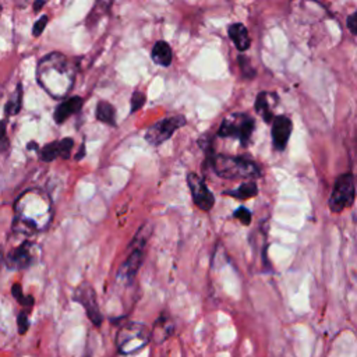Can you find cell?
<instances>
[{"label":"cell","instance_id":"obj_16","mask_svg":"<svg viewBox=\"0 0 357 357\" xmlns=\"http://www.w3.org/2000/svg\"><path fill=\"white\" fill-rule=\"evenodd\" d=\"M227 35L238 52H245L251 45V38L247 28L241 22H234L227 26Z\"/></svg>","mask_w":357,"mask_h":357},{"label":"cell","instance_id":"obj_30","mask_svg":"<svg viewBox=\"0 0 357 357\" xmlns=\"http://www.w3.org/2000/svg\"><path fill=\"white\" fill-rule=\"evenodd\" d=\"M43 6H45V1H43V0H40V1H35V3H33V10H36V11H38V10H39L40 7H43Z\"/></svg>","mask_w":357,"mask_h":357},{"label":"cell","instance_id":"obj_32","mask_svg":"<svg viewBox=\"0 0 357 357\" xmlns=\"http://www.w3.org/2000/svg\"><path fill=\"white\" fill-rule=\"evenodd\" d=\"M1 10H3V7H1V4H0V14H1Z\"/></svg>","mask_w":357,"mask_h":357},{"label":"cell","instance_id":"obj_22","mask_svg":"<svg viewBox=\"0 0 357 357\" xmlns=\"http://www.w3.org/2000/svg\"><path fill=\"white\" fill-rule=\"evenodd\" d=\"M11 293H13V296L18 300L20 304H22V305H25V307H31V305L33 304V297H32V296H25L24 291H22V289H21V286H20V283H14V284H13Z\"/></svg>","mask_w":357,"mask_h":357},{"label":"cell","instance_id":"obj_31","mask_svg":"<svg viewBox=\"0 0 357 357\" xmlns=\"http://www.w3.org/2000/svg\"><path fill=\"white\" fill-rule=\"evenodd\" d=\"M4 262V254H3V248H0V266Z\"/></svg>","mask_w":357,"mask_h":357},{"label":"cell","instance_id":"obj_4","mask_svg":"<svg viewBox=\"0 0 357 357\" xmlns=\"http://www.w3.org/2000/svg\"><path fill=\"white\" fill-rule=\"evenodd\" d=\"M149 234H151L149 225H142V227L137 231L135 237L132 238V241L130 244V252H128L127 258L124 259V262L120 265L119 272H117V280L120 283L130 284L134 280L138 269L142 265L144 251H145V245H146Z\"/></svg>","mask_w":357,"mask_h":357},{"label":"cell","instance_id":"obj_6","mask_svg":"<svg viewBox=\"0 0 357 357\" xmlns=\"http://www.w3.org/2000/svg\"><path fill=\"white\" fill-rule=\"evenodd\" d=\"M255 128V120L248 113H231L220 123L218 137L236 138L243 146H247Z\"/></svg>","mask_w":357,"mask_h":357},{"label":"cell","instance_id":"obj_14","mask_svg":"<svg viewBox=\"0 0 357 357\" xmlns=\"http://www.w3.org/2000/svg\"><path fill=\"white\" fill-rule=\"evenodd\" d=\"M174 333V321L166 312H162L158 319L155 321L151 329V340L156 344L166 342Z\"/></svg>","mask_w":357,"mask_h":357},{"label":"cell","instance_id":"obj_13","mask_svg":"<svg viewBox=\"0 0 357 357\" xmlns=\"http://www.w3.org/2000/svg\"><path fill=\"white\" fill-rule=\"evenodd\" d=\"M73 148H74V139L73 138H63V139H59V141H52L40 149L39 159L42 162H52L57 158L68 159L70 155H71Z\"/></svg>","mask_w":357,"mask_h":357},{"label":"cell","instance_id":"obj_2","mask_svg":"<svg viewBox=\"0 0 357 357\" xmlns=\"http://www.w3.org/2000/svg\"><path fill=\"white\" fill-rule=\"evenodd\" d=\"M39 85L53 98H64L73 88L75 68L71 61L59 52L46 54L36 68Z\"/></svg>","mask_w":357,"mask_h":357},{"label":"cell","instance_id":"obj_9","mask_svg":"<svg viewBox=\"0 0 357 357\" xmlns=\"http://www.w3.org/2000/svg\"><path fill=\"white\" fill-rule=\"evenodd\" d=\"M74 301L79 303L85 312H86V317L89 318V321L95 325V326H99L103 321V317H102V312L99 310V305H98V301H96V294H95V290L93 287L86 283V282H82L75 290H74V296H73Z\"/></svg>","mask_w":357,"mask_h":357},{"label":"cell","instance_id":"obj_19","mask_svg":"<svg viewBox=\"0 0 357 357\" xmlns=\"http://www.w3.org/2000/svg\"><path fill=\"white\" fill-rule=\"evenodd\" d=\"M95 116L99 121L109 124V126H116V110L114 106L106 100H99L96 105Z\"/></svg>","mask_w":357,"mask_h":357},{"label":"cell","instance_id":"obj_23","mask_svg":"<svg viewBox=\"0 0 357 357\" xmlns=\"http://www.w3.org/2000/svg\"><path fill=\"white\" fill-rule=\"evenodd\" d=\"M145 102H146L145 93L141 91H134L130 100V113H135L137 110H139L145 105Z\"/></svg>","mask_w":357,"mask_h":357},{"label":"cell","instance_id":"obj_12","mask_svg":"<svg viewBox=\"0 0 357 357\" xmlns=\"http://www.w3.org/2000/svg\"><path fill=\"white\" fill-rule=\"evenodd\" d=\"M272 127H271V138H272V145L276 151H284L289 142V138L291 135L293 130V123L289 117L280 114L275 116L272 120Z\"/></svg>","mask_w":357,"mask_h":357},{"label":"cell","instance_id":"obj_25","mask_svg":"<svg viewBox=\"0 0 357 357\" xmlns=\"http://www.w3.org/2000/svg\"><path fill=\"white\" fill-rule=\"evenodd\" d=\"M10 148V138L7 135V120H0V152H6Z\"/></svg>","mask_w":357,"mask_h":357},{"label":"cell","instance_id":"obj_3","mask_svg":"<svg viewBox=\"0 0 357 357\" xmlns=\"http://www.w3.org/2000/svg\"><path fill=\"white\" fill-rule=\"evenodd\" d=\"M208 165L222 178L236 180V178H247L248 181H254L261 177L259 166L244 156H231L222 153L208 152Z\"/></svg>","mask_w":357,"mask_h":357},{"label":"cell","instance_id":"obj_15","mask_svg":"<svg viewBox=\"0 0 357 357\" xmlns=\"http://www.w3.org/2000/svg\"><path fill=\"white\" fill-rule=\"evenodd\" d=\"M84 105V99L81 96H71L64 100H61L56 107L53 113V119L57 124L64 123L68 117L78 113Z\"/></svg>","mask_w":357,"mask_h":357},{"label":"cell","instance_id":"obj_20","mask_svg":"<svg viewBox=\"0 0 357 357\" xmlns=\"http://www.w3.org/2000/svg\"><path fill=\"white\" fill-rule=\"evenodd\" d=\"M223 194L243 201V199H248V198L255 197L258 194V185H257L255 181H244L236 190H227Z\"/></svg>","mask_w":357,"mask_h":357},{"label":"cell","instance_id":"obj_28","mask_svg":"<svg viewBox=\"0 0 357 357\" xmlns=\"http://www.w3.org/2000/svg\"><path fill=\"white\" fill-rule=\"evenodd\" d=\"M47 21H49L47 15H42V17L33 24V26H32V35H33V36H39V35L42 33V31L45 29V26L47 25Z\"/></svg>","mask_w":357,"mask_h":357},{"label":"cell","instance_id":"obj_24","mask_svg":"<svg viewBox=\"0 0 357 357\" xmlns=\"http://www.w3.org/2000/svg\"><path fill=\"white\" fill-rule=\"evenodd\" d=\"M238 64H240V68H241V74L244 77H247V78H254L255 77V70L252 68L248 57L240 54L238 56Z\"/></svg>","mask_w":357,"mask_h":357},{"label":"cell","instance_id":"obj_18","mask_svg":"<svg viewBox=\"0 0 357 357\" xmlns=\"http://www.w3.org/2000/svg\"><path fill=\"white\" fill-rule=\"evenodd\" d=\"M268 96H269L268 92H265V91L259 92V93L257 95V98H255L254 109H255V112L264 119L265 123H272V120H273L275 116H273V112H272V109H271Z\"/></svg>","mask_w":357,"mask_h":357},{"label":"cell","instance_id":"obj_1","mask_svg":"<svg viewBox=\"0 0 357 357\" xmlns=\"http://www.w3.org/2000/svg\"><path fill=\"white\" fill-rule=\"evenodd\" d=\"M53 216L49 195L39 188L24 191L14 204L13 233L32 236L47 229Z\"/></svg>","mask_w":357,"mask_h":357},{"label":"cell","instance_id":"obj_26","mask_svg":"<svg viewBox=\"0 0 357 357\" xmlns=\"http://www.w3.org/2000/svg\"><path fill=\"white\" fill-rule=\"evenodd\" d=\"M233 218L238 219L243 225H250L252 215H251V211H250L248 208H245V206H238V208L233 212Z\"/></svg>","mask_w":357,"mask_h":357},{"label":"cell","instance_id":"obj_29","mask_svg":"<svg viewBox=\"0 0 357 357\" xmlns=\"http://www.w3.org/2000/svg\"><path fill=\"white\" fill-rule=\"evenodd\" d=\"M346 26L347 29L353 33L357 35V11H354L353 14H350L346 20Z\"/></svg>","mask_w":357,"mask_h":357},{"label":"cell","instance_id":"obj_10","mask_svg":"<svg viewBox=\"0 0 357 357\" xmlns=\"http://www.w3.org/2000/svg\"><path fill=\"white\" fill-rule=\"evenodd\" d=\"M187 184L195 206L204 212H209L215 205V197L208 188L204 178L199 177L197 173L191 172L187 174Z\"/></svg>","mask_w":357,"mask_h":357},{"label":"cell","instance_id":"obj_7","mask_svg":"<svg viewBox=\"0 0 357 357\" xmlns=\"http://www.w3.org/2000/svg\"><path fill=\"white\" fill-rule=\"evenodd\" d=\"M356 198V188H354V178L351 173L340 174L333 185V190L328 198L329 209L333 213H340L346 208L351 206Z\"/></svg>","mask_w":357,"mask_h":357},{"label":"cell","instance_id":"obj_21","mask_svg":"<svg viewBox=\"0 0 357 357\" xmlns=\"http://www.w3.org/2000/svg\"><path fill=\"white\" fill-rule=\"evenodd\" d=\"M21 106H22V85L21 82H18L10 99L4 105V112L7 116H14L21 110Z\"/></svg>","mask_w":357,"mask_h":357},{"label":"cell","instance_id":"obj_5","mask_svg":"<svg viewBox=\"0 0 357 357\" xmlns=\"http://www.w3.org/2000/svg\"><path fill=\"white\" fill-rule=\"evenodd\" d=\"M151 342V329L141 322H127L116 335L117 351L130 356L142 350Z\"/></svg>","mask_w":357,"mask_h":357},{"label":"cell","instance_id":"obj_11","mask_svg":"<svg viewBox=\"0 0 357 357\" xmlns=\"http://www.w3.org/2000/svg\"><path fill=\"white\" fill-rule=\"evenodd\" d=\"M35 245L29 240H24L20 245L10 250V252L4 257V262L7 268L10 269H26L32 265L35 254H33Z\"/></svg>","mask_w":357,"mask_h":357},{"label":"cell","instance_id":"obj_17","mask_svg":"<svg viewBox=\"0 0 357 357\" xmlns=\"http://www.w3.org/2000/svg\"><path fill=\"white\" fill-rule=\"evenodd\" d=\"M151 57L155 64L162 67H169L173 60V52L170 45L165 40H158L152 47Z\"/></svg>","mask_w":357,"mask_h":357},{"label":"cell","instance_id":"obj_8","mask_svg":"<svg viewBox=\"0 0 357 357\" xmlns=\"http://www.w3.org/2000/svg\"><path fill=\"white\" fill-rule=\"evenodd\" d=\"M185 123H187V119L183 114H176V116L162 119L146 128L145 141L152 146H158L165 141H167L169 138H172L178 128L185 126Z\"/></svg>","mask_w":357,"mask_h":357},{"label":"cell","instance_id":"obj_27","mask_svg":"<svg viewBox=\"0 0 357 357\" xmlns=\"http://www.w3.org/2000/svg\"><path fill=\"white\" fill-rule=\"evenodd\" d=\"M17 324H18V332L22 335L28 331V326H29V319H28V312L26 311H21L18 314V318H17Z\"/></svg>","mask_w":357,"mask_h":357}]
</instances>
